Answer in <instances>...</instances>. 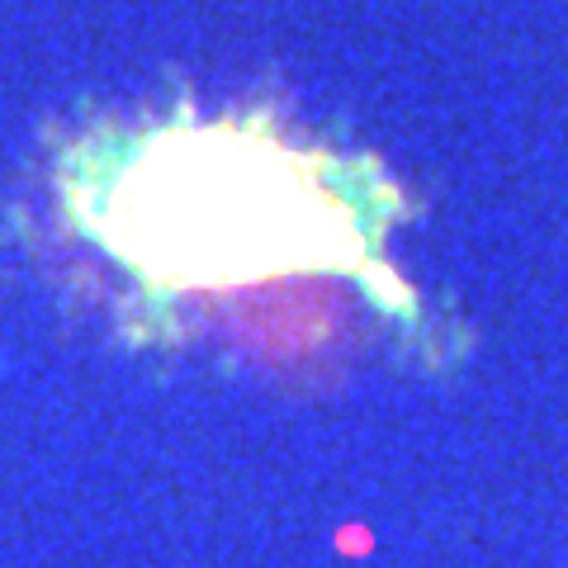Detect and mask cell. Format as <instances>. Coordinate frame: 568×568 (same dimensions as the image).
I'll return each mask as SVG.
<instances>
[{"label":"cell","mask_w":568,"mask_h":568,"mask_svg":"<svg viewBox=\"0 0 568 568\" xmlns=\"http://www.w3.org/2000/svg\"><path fill=\"white\" fill-rule=\"evenodd\" d=\"M110 223L166 284H252L361 252L346 204L308 156L237 129L152 138L123 171Z\"/></svg>","instance_id":"6da1fadb"}]
</instances>
